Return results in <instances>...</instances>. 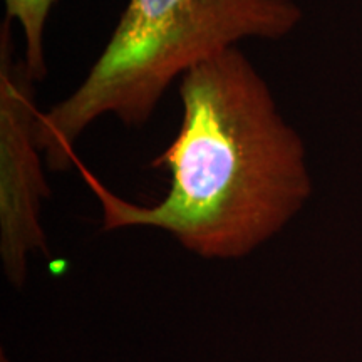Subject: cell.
Wrapping results in <instances>:
<instances>
[{"instance_id": "6da1fadb", "label": "cell", "mask_w": 362, "mask_h": 362, "mask_svg": "<svg viewBox=\"0 0 362 362\" xmlns=\"http://www.w3.org/2000/svg\"><path fill=\"white\" fill-rule=\"evenodd\" d=\"M181 124L153 160L168 173L155 205H136L81 168L96 194L103 230L148 226L203 259H240L275 237L312 194L307 148L238 47L180 79Z\"/></svg>"}, {"instance_id": "277c9868", "label": "cell", "mask_w": 362, "mask_h": 362, "mask_svg": "<svg viewBox=\"0 0 362 362\" xmlns=\"http://www.w3.org/2000/svg\"><path fill=\"white\" fill-rule=\"evenodd\" d=\"M6 19L17 22L24 35V62L33 78L37 81L47 76L45 61V27L56 0H4Z\"/></svg>"}, {"instance_id": "7a4b0ae2", "label": "cell", "mask_w": 362, "mask_h": 362, "mask_svg": "<svg viewBox=\"0 0 362 362\" xmlns=\"http://www.w3.org/2000/svg\"><path fill=\"white\" fill-rule=\"evenodd\" d=\"M304 12L293 0H128L78 88L39 112L35 139L49 171L78 163L81 134L104 116L143 126L166 89L242 40H280Z\"/></svg>"}, {"instance_id": "3957f363", "label": "cell", "mask_w": 362, "mask_h": 362, "mask_svg": "<svg viewBox=\"0 0 362 362\" xmlns=\"http://www.w3.org/2000/svg\"><path fill=\"white\" fill-rule=\"evenodd\" d=\"M12 24H0V255L7 279L22 287L30 253L47 252L40 210L51 189L35 139L37 81L17 57Z\"/></svg>"}]
</instances>
